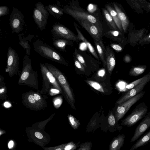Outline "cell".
<instances>
[{"instance_id":"cell-42","label":"cell","mask_w":150,"mask_h":150,"mask_svg":"<svg viewBox=\"0 0 150 150\" xmlns=\"http://www.w3.org/2000/svg\"><path fill=\"white\" fill-rule=\"evenodd\" d=\"M110 46L114 50L118 52H121L122 50V46L119 44L112 43L110 45Z\"/></svg>"},{"instance_id":"cell-37","label":"cell","mask_w":150,"mask_h":150,"mask_svg":"<svg viewBox=\"0 0 150 150\" xmlns=\"http://www.w3.org/2000/svg\"><path fill=\"white\" fill-rule=\"evenodd\" d=\"M74 54L77 60L81 63L85 67H86L85 61L82 56L78 53V51L77 49H75L74 51Z\"/></svg>"},{"instance_id":"cell-11","label":"cell","mask_w":150,"mask_h":150,"mask_svg":"<svg viewBox=\"0 0 150 150\" xmlns=\"http://www.w3.org/2000/svg\"><path fill=\"white\" fill-rule=\"evenodd\" d=\"M145 92L142 91L135 96L119 105L115 112L117 122L125 115L131 107L139 100L144 95Z\"/></svg>"},{"instance_id":"cell-50","label":"cell","mask_w":150,"mask_h":150,"mask_svg":"<svg viewBox=\"0 0 150 150\" xmlns=\"http://www.w3.org/2000/svg\"><path fill=\"white\" fill-rule=\"evenodd\" d=\"M149 1H150V0Z\"/></svg>"},{"instance_id":"cell-49","label":"cell","mask_w":150,"mask_h":150,"mask_svg":"<svg viewBox=\"0 0 150 150\" xmlns=\"http://www.w3.org/2000/svg\"><path fill=\"white\" fill-rule=\"evenodd\" d=\"M149 7L150 8V4L149 5Z\"/></svg>"},{"instance_id":"cell-13","label":"cell","mask_w":150,"mask_h":150,"mask_svg":"<svg viewBox=\"0 0 150 150\" xmlns=\"http://www.w3.org/2000/svg\"><path fill=\"white\" fill-rule=\"evenodd\" d=\"M150 81V76L145 79L140 84L128 91L117 100L116 104L120 105L135 96L142 91L145 85Z\"/></svg>"},{"instance_id":"cell-38","label":"cell","mask_w":150,"mask_h":150,"mask_svg":"<svg viewBox=\"0 0 150 150\" xmlns=\"http://www.w3.org/2000/svg\"><path fill=\"white\" fill-rule=\"evenodd\" d=\"M138 43L142 45L150 44V33L140 40Z\"/></svg>"},{"instance_id":"cell-31","label":"cell","mask_w":150,"mask_h":150,"mask_svg":"<svg viewBox=\"0 0 150 150\" xmlns=\"http://www.w3.org/2000/svg\"><path fill=\"white\" fill-rule=\"evenodd\" d=\"M149 76H150V72L144 76L143 77L130 83L126 86V88L128 90H130L132 89L140 84Z\"/></svg>"},{"instance_id":"cell-14","label":"cell","mask_w":150,"mask_h":150,"mask_svg":"<svg viewBox=\"0 0 150 150\" xmlns=\"http://www.w3.org/2000/svg\"><path fill=\"white\" fill-rule=\"evenodd\" d=\"M76 20L87 31L93 40L98 41L101 40L102 32L96 25L86 20Z\"/></svg>"},{"instance_id":"cell-17","label":"cell","mask_w":150,"mask_h":150,"mask_svg":"<svg viewBox=\"0 0 150 150\" xmlns=\"http://www.w3.org/2000/svg\"><path fill=\"white\" fill-rule=\"evenodd\" d=\"M19 44L25 50L27 55H30L31 47L29 44L34 37L33 35H28L27 37H24V34L23 33L18 35Z\"/></svg>"},{"instance_id":"cell-29","label":"cell","mask_w":150,"mask_h":150,"mask_svg":"<svg viewBox=\"0 0 150 150\" xmlns=\"http://www.w3.org/2000/svg\"><path fill=\"white\" fill-rule=\"evenodd\" d=\"M8 90L3 76H0V99L6 100L8 97Z\"/></svg>"},{"instance_id":"cell-4","label":"cell","mask_w":150,"mask_h":150,"mask_svg":"<svg viewBox=\"0 0 150 150\" xmlns=\"http://www.w3.org/2000/svg\"><path fill=\"white\" fill-rule=\"evenodd\" d=\"M48 69L53 75L61 88L67 101L73 109H74V99L69 86L65 76L55 66L48 63H45Z\"/></svg>"},{"instance_id":"cell-34","label":"cell","mask_w":150,"mask_h":150,"mask_svg":"<svg viewBox=\"0 0 150 150\" xmlns=\"http://www.w3.org/2000/svg\"><path fill=\"white\" fill-rule=\"evenodd\" d=\"M80 142V141L77 143H76L74 141H71L67 143L64 150H75L77 147L79 146Z\"/></svg>"},{"instance_id":"cell-12","label":"cell","mask_w":150,"mask_h":150,"mask_svg":"<svg viewBox=\"0 0 150 150\" xmlns=\"http://www.w3.org/2000/svg\"><path fill=\"white\" fill-rule=\"evenodd\" d=\"M64 13L74 18L75 19L87 21L96 25L101 32L102 29L98 21L96 18L91 14L84 12L77 11L65 6L63 9Z\"/></svg>"},{"instance_id":"cell-18","label":"cell","mask_w":150,"mask_h":150,"mask_svg":"<svg viewBox=\"0 0 150 150\" xmlns=\"http://www.w3.org/2000/svg\"><path fill=\"white\" fill-rule=\"evenodd\" d=\"M113 5L121 21L123 31L126 33L129 24V20L125 12L117 4L114 3Z\"/></svg>"},{"instance_id":"cell-46","label":"cell","mask_w":150,"mask_h":150,"mask_svg":"<svg viewBox=\"0 0 150 150\" xmlns=\"http://www.w3.org/2000/svg\"><path fill=\"white\" fill-rule=\"evenodd\" d=\"M105 74V71L104 69L100 70L98 73V75L100 76H103Z\"/></svg>"},{"instance_id":"cell-28","label":"cell","mask_w":150,"mask_h":150,"mask_svg":"<svg viewBox=\"0 0 150 150\" xmlns=\"http://www.w3.org/2000/svg\"><path fill=\"white\" fill-rule=\"evenodd\" d=\"M146 68L145 65L134 66L129 70V74L132 76H136L143 73Z\"/></svg>"},{"instance_id":"cell-45","label":"cell","mask_w":150,"mask_h":150,"mask_svg":"<svg viewBox=\"0 0 150 150\" xmlns=\"http://www.w3.org/2000/svg\"><path fill=\"white\" fill-rule=\"evenodd\" d=\"M124 60L126 63L129 62L131 61V57L129 55H126L124 57Z\"/></svg>"},{"instance_id":"cell-48","label":"cell","mask_w":150,"mask_h":150,"mask_svg":"<svg viewBox=\"0 0 150 150\" xmlns=\"http://www.w3.org/2000/svg\"><path fill=\"white\" fill-rule=\"evenodd\" d=\"M0 136H1V135L4 133H5V131L3 130H1V129L0 130Z\"/></svg>"},{"instance_id":"cell-19","label":"cell","mask_w":150,"mask_h":150,"mask_svg":"<svg viewBox=\"0 0 150 150\" xmlns=\"http://www.w3.org/2000/svg\"><path fill=\"white\" fill-rule=\"evenodd\" d=\"M125 137L123 134H120L114 137L110 143L109 150H120L123 146Z\"/></svg>"},{"instance_id":"cell-23","label":"cell","mask_w":150,"mask_h":150,"mask_svg":"<svg viewBox=\"0 0 150 150\" xmlns=\"http://www.w3.org/2000/svg\"><path fill=\"white\" fill-rule=\"evenodd\" d=\"M70 43V40L66 39L53 38V45L60 51H66V46L69 44Z\"/></svg>"},{"instance_id":"cell-10","label":"cell","mask_w":150,"mask_h":150,"mask_svg":"<svg viewBox=\"0 0 150 150\" xmlns=\"http://www.w3.org/2000/svg\"><path fill=\"white\" fill-rule=\"evenodd\" d=\"M25 23L23 15L18 8L13 7L9 18L12 33H20L23 29Z\"/></svg>"},{"instance_id":"cell-26","label":"cell","mask_w":150,"mask_h":150,"mask_svg":"<svg viewBox=\"0 0 150 150\" xmlns=\"http://www.w3.org/2000/svg\"><path fill=\"white\" fill-rule=\"evenodd\" d=\"M117 122L115 116L112 113L109 115L108 120V125L107 126L106 132L108 131L111 132H113L117 130V129L116 127Z\"/></svg>"},{"instance_id":"cell-44","label":"cell","mask_w":150,"mask_h":150,"mask_svg":"<svg viewBox=\"0 0 150 150\" xmlns=\"http://www.w3.org/2000/svg\"><path fill=\"white\" fill-rule=\"evenodd\" d=\"M14 142L12 140H11L9 141L8 146L9 149H11L13 147L14 144Z\"/></svg>"},{"instance_id":"cell-9","label":"cell","mask_w":150,"mask_h":150,"mask_svg":"<svg viewBox=\"0 0 150 150\" xmlns=\"http://www.w3.org/2000/svg\"><path fill=\"white\" fill-rule=\"evenodd\" d=\"M51 32L53 38H63L76 42L79 40L77 35L59 22L54 23L52 25Z\"/></svg>"},{"instance_id":"cell-6","label":"cell","mask_w":150,"mask_h":150,"mask_svg":"<svg viewBox=\"0 0 150 150\" xmlns=\"http://www.w3.org/2000/svg\"><path fill=\"white\" fill-rule=\"evenodd\" d=\"M148 108L144 103L138 105L132 112L122 121L121 125L128 127L135 125L144 117L148 111Z\"/></svg>"},{"instance_id":"cell-1","label":"cell","mask_w":150,"mask_h":150,"mask_svg":"<svg viewBox=\"0 0 150 150\" xmlns=\"http://www.w3.org/2000/svg\"><path fill=\"white\" fill-rule=\"evenodd\" d=\"M22 69L18 83L27 86L38 90L39 82L37 72L34 71L31 66V60L29 55H25L23 60Z\"/></svg>"},{"instance_id":"cell-25","label":"cell","mask_w":150,"mask_h":150,"mask_svg":"<svg viewBox=\"0 0 150 150\" xmlns=\"http://www.w3.org/2000/svg\"><path fill=\"white\" fill-rule=\"evenodd\" d=\"M122 33L119 30H110L105 33V36L113 40L121 42L124 38Z\"/></svg>"},{"instance_id":"cell-32","label":"cell","mask_w":150,"mask_h":150,"mask_svg":"<svg viewBox=\"0 0 150 150\" xmlns=\"http://www.w3.org/2000/svg\"><path fill=\"white\" fill-rule=\"evenodd\" d=\"M67 117L69 122L72 128L74 130L77 129L81 124L79 120L70 114L68 115Z\"/></svg>"},{"instance_id":"cell-16","label":"cell","mask_w":150,"mask_h":150,"mask_svg":"<svg viewBox=\"0 0 150 150\" xmlns=\"http://www.w3.org/2000/svg\"><path fill=\"white\" fill-rule=\"evenodd\" d=\"M106 49V65L108 72L111 74L115 65V54L113 50L108 46Z\"/></svg>"},{"instance_id":"cell-47","label":"cell","mask_w":150,"mask_h":150,"mask_svg":"<svg viewBox=\"0 0 150 150\" xmlns=\"http://www.w3.org/2000/svg\"><path fill=\"white\" fill-rule=\"evenodd\" d=\"M4 107L6 108H8L11 106L10 103L8 102H6L4 103Z\"/></svg>"},{"instance_id":"cell-24","label":"cell","mask_w":150,"mask_h":150,"mask_svg":"<svg viewBox=\"0 0 150 150\" xmlns=\"http://www.w3.org/2000/svg\"><path fill=\"white\" fill-rule=\"evenodd\" d=\"M107 10L112 16L118 30L121 32H123L122 24L119 19L118 14L115 10L109 5L106 6Z\"/></svg>"},{"instance_id":"cell-5","label":"cell","mask_w":150,"mask_h":150,"mask_svg":"<svg viewBox=\"0 0 150 150\" xmlns=\"http://www.w3.org/2000/svg\"><path fill=\"white\" fill-rule=\"evenodd\" d=\"M40 69L42 78V84L41 89L40 91L41 94H49L51 89L59 90L64 96L63 91L53 75L48 69L45 64H40Z\"/></svg>"},{"instance_id":"cell-7","label":"cell","mask_w":150,"mask_h":150,"mask_svg":"<svg viewBox=\"0 0 150 150\" xmlns=\"http://www.w3.org/2000/svg\"><path fill=\"white\" fill-rule=\"evenodd\" d=\"M49 13L43 4L38 2L35 4L33 17L38 28L42 31L46 28Z\"/></svg>"},{"instance_id":"cell-22","label":"cell","mask_w":150,"mask_h":150,"mask_svg":"<svg viewBox=\"0 0 150 150\" xmlns=\"http://www.w3.org/2000/svg\"><path fill=\"white\" fill-rule=\"evenodd\" d=\"M45 7L49 14L58 19H59L63 14V9L57 5L49 4L47 6H45Z\"/></svg>"},{"instance_id":"cell-15","label":"cell","mask_w":150,"mask_h":150,"mask_svg":"<svg viewBox=\"0 0 150 150\" xmlns=\"http://www.w3.org/2000/svg\"><path fill=\"white\" fill-rule=\"evenodd\" d=\"M150 127V112L144 118L136 128L130 142H134Z\"/></svg>"},{"instance_id":"cell-39","label":"cell","mask_w":150,"mask_h":150,"mask_svg":"<svg viewBox=\"0 0 150 150\" xmlns=\"http://www.w3.org/2000/svg\"><path fill=\"white\" fill-rule=\"evenodd\" d=\"M9 9L7 6H0V16H3L8 14Z\"/></svg>"},{"instance_id":"cell-27","label":"cell","mask_w":150,"mask_h":150,"mask_svg":"<svg viewBox=\"0 0 150 150\" xmlns=\"http://www.w3.org/2000/svg\"><path fill=\"white\" fill-rule=\"evenodd\" d=\"M150 140V131L139 139L129 149H135L142 146Z\"/></svg>"},{"instance_id":"cell-21","label":"cell","mask_w":150,"mask_h":150,"mask_svg":"<svg viewBox=\"0 0 150 150\" xmlns=\"http://www.w3.org/2000/svg\"><path fill=\"white\" fill-rule=\"evenodd\" d=\"M74 26L77 34V37L79 40L83 41L87 45L89 51L91 54L97 59L99 60V58L94 48L91 44L85 38L80 31L77 27V25L74 23Z\"/></svg>"},{"instance_id":"cell-43","label":"cell","mask_w":150,"mask_h":150,"mask_svg":"<svg viewBox=\"0 0 150 150\" xmlns=\"http://www.w3.org/2000/svg\"><path fill=\"white\" fill-rule=\"evenodd\" d=\"M35 137L39 139H42L43 137V136L42 134L38 132H36L35 133Z\"/></svg>"},{"instance_id":"cell-36","label":"cell","mask_w":150,"mask_h":150,"mask_svg":"<svg viewBox=\"0 0 150 150\" xmlns=\"http://www.w3.org/2000/svg\"><path fill=\"white\" fill-rule=\"evenodd\" d=\"M52 102L54 107L56 109L59 108L61 105L62 102V98L61 96H59L53 98Z\"/></svg>"},{"instance_id":"cell-3","label":"cell","mask_w":150,"mask_h":150,"mask_svg":"<svg viewBox=\"0 0 150 150\" xmlns=\"http://www.w3.org/2000/svg\"><path fill=\"white\" fill-rule=\"evenodd\" d=\"M33 45L34 50L42 57L58 63L66 64L65 60L59 53L41 40H36Z\"/></svg>"},{"instance_id":"cell-20","label":"cell","mask_w":150,"mask_h":150,"mask_svg":"<svg viewBox=\"0 0 150 150\" xmlns=\"http://www.w3.org/2000/svg\"><path fill=\"white\" fill-rule=\"evenodd\" d=\"M94 42L100 58L102 62L103 65L105 66L106 65V48L101 40L98 41L94 40Z\"/></svg>"},{"instance_id":"cell-33","label":"cell","mask_w":150,"mask_h":150,"mask_svg":"<svg viewBox=\"0 0 150 150\" xmlns=\"http://www.w3.org/2000/svg\"><path fill=\"white\" fill-rule=\"evenodd\" d=\"M86 81L90 86L96 90L102 93L104 92L103 88L98 82L90 80H86Z\"/></svg>"},{"instance_id":"cell-30","label":"cell","mask_w":150,"mask_h":150,"mask_svg":"<svg viewBox=\"0 0 150 150\" xmlns=\"http://www.w3.org/2000/svg\"><path fill=\"white\" fill-rule=\"evenodd\" d=\"M103 11L105 18L110 28L112 30H119L108 11L105 9H103Z\"/></svg>"},{"instance_id":"cell-2","label":"cell","mask_w":150,"mask_h":150,"mask_svg":"<svg viewBox=\"0 0 150 150\" xmlns=\"http://www.w3.org/2000/svg\"><path fill=\"white\" fill-rule=\"evenodd\" d=\"M21 99L23 105L32 110H44L47 106V96L41 94L39 90L36 92L30 90L23 93Z\"/></svg>"},{"instance_id":"cell-40","label":"cell","mask_w":150,"mask_h":150,"mask_svg":"<svg viewBox=\"0 0 150 150\" xmlns=\"http://www.w3.org/2000/svg\"><path fill=\"white\" fill-rule=\"evenodd\" d=\"M67 143H64L56 146L52 147L45 148V150H64V148Z\"/></svg>"},{"instance_id":"cell-41","label":"cell","mask_w":150,"mask_h":150,"mask_svg":"<svg viewBox=\"0 0 150 150\" xmlns=\"http://www.w3.org/2000/svg\"><path fill=\"white\" fill-rule=\"evenodd\" d=\"M74 63L76 67L80 70L82 71H85L84 67L77 59H74Z\"/></svg>"},{"instance_id":"cell-35","label":"cell","mask_w":150,"mask_h":150,"mask_svg":"<svg viewBox=\"0 0 150 150\" xmlns=\"http://www.w3.org/2000/svg\"><path fill=\"white\" fill-rule=\"evenodd\" d=\"M92 146V143L91 142L87 141L80 144L79 148L76 150H91Z\"/></svg>"},{"instance_id":"cell-8","label":"cell","mask_w":150,"mask_h":150,"mask_svg":"<svg viewBox=\"0 0 150 150\" xmlns=\"http://www.w3.org/2000/svg\"><path fill=\"white\" fill-rule=\"evenodd\" d=\"M19 57L15 50L9 46L7 54L6 71L11 77L19 73Z\"/></svg>"}]
</instances>
